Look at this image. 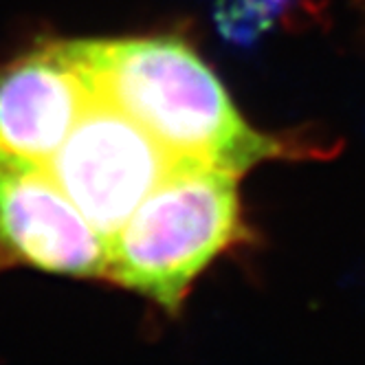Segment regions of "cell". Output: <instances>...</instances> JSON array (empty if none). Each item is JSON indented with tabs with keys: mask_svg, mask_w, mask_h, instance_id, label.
Returning a JSON list of instances; mask_svg holds the SVG:
<instances>
[{
	"mask_svg": "<svg viewBox=\"0 0 365 365\" xmlns=\"http://www.w3.org/2000/svg\"><path fill=\"white\" fill-rule=\"evenodd\" d=\"M93 91L139 121L174 156L238 174L284 145L251 128L214 71L174 36L66 40Z\"/></svg>",
	"mask_w": 365,
	"mask_h": 365,
	"instance_id": "obj_1",
	"label": "cell"
},
{
	"mask_svg": "<svg viewBox=\"0 0 365 365\" xmlns=\"http://www.w3.org/2000/svg\"><path fill=\"white\" fill-rule=\"evenodd\" d=\"M242 174L180 161L108 242L106 279L176 315L196 277L247 238Z\"/></svg>",
	"mask_w": 365,
	"mask_h": 365,
	"instance_id": "obj_2",
	"label": "cell"
},
{
	"mask_svg": "<svg viewBox=\"0 0 365 365\" xmlns=\"http://www.w3.org/2000/svg\"><path fill=\"white\" fill-rule=\"evenodd\" d=\"M180 161L185 159L174 156L139 121L97 95L44 165L110 242Z\"/></svg>",
	"mask_w": 365,
	"mask_h": 365,
	"instance_id": "obj_3",
	"label": "cell"
},
{
	"mask_svg": "<svg viewBox=\"0 0 365 365\" xmlns=\"http://www.w3.org/2000/svg\"><path fill=\"white\" fill-rule=\"evenodd\" d=\"M108 255L46 165L0 156V264L106 279Z\"/></svg>",
	"mask_w": 365,
	"mask_h": 365,
	"instance_id": "obj_4",
	"label": "cell"
},
{
	"mask_svg": "<svg viewBox=\"0 0 365 365\" xmlns=\"http://www.w3.org/2000/svg\"><path fill=\"white\" fill-rule=\"evenodd\" d=\"M95 97L66 40L0 64V156L44 165Z\"/></svg>",
	"mask_w": 365,
	"mask_h": 365,
	"instance_id": "obj_5",
	"label": "cell"
},
{
	"mask_svg": "<svg viewBox=\"0 0 365 365\" xmlns=\"http://www.w3.org/2000/svg\"><path fill=\"white\" fill-rule=\"evenodd\" d=\"M291 0H214V22L220 38L236 46L251 48L275 27Z\"/></svg>",
	"mask_w": 365,
	"mask_h": 365,
	"instance_id": "obj_6",
	"label": "cell"
}]
</instances>
